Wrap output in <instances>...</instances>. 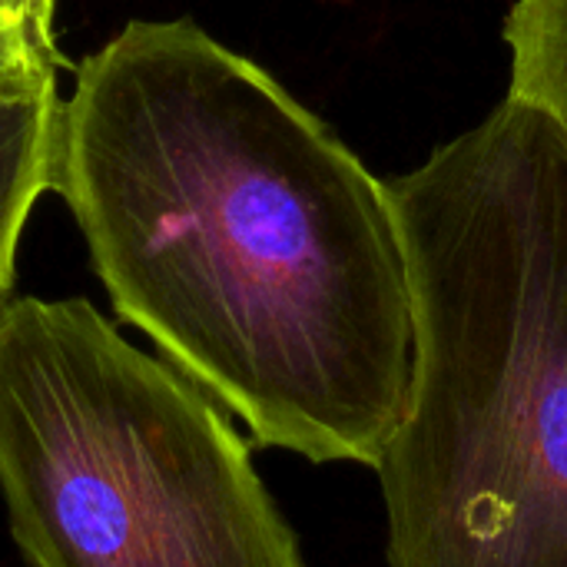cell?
<instances>
[{"label":"cell","mask_w":567,"mask_h":567,"mask_svg":"<svg viewBox=\"0 0 567 567\" xmlns=\"http://www.w3.org/2000/svg\"><path fill=\"white\" fill-rule=\"evenodd\" d=\"M53 193L116 316L256 445L375 468L419 362L402 213L272 73L130 20L60 103Z\"/></svg>","instance_id":"cell-1"},{"label":"cell","mask_w":567,"mask_h":567,"mask_svg":"<svg viewBox=\"0 0 567 567\" xmlns=\"http://www.w3.org/2000/svg\"><path fill=\"white\" fill-rule=\"evenodd\" d=\"M419 362L375 462L389 567H567V150L505 96L392 179Z\"/></svg>","instance_id":"cell-2"},{"label":"cell","mask_w":567,"mask_h":567,"mask_svg":"<svg viewBox=\"0 0 567 567\" xmlns=\"http://www.w3.org/2000/svg\"><path fill=\"white\" fill-rule=\"evenodd\" d=\"M508 96L548 120L567 150V0H515L505 17Z\"/></svg>","instance_id":"cell-5"},{"label":"cell","mask_w":567,"mask_h":567,"mask_svg":"<svg viewBox=\"0 0 567 567\" xmlns=\"http://www.w3.org/2000/svg\"><path fill=\"white\" fill-rule=\"evenodd\" d=\"M27 3H30V7H33V10H37V13H40L43 20H50V23H53V13H56V0H27Z\"/></svg>","instance_id":"cell-7"},{"label":"cell","mask_w":567,"mask_h":567,"mask_svg":"<svg viewBox=\"0 0 567 567\" xmlns=\"http://www.w3.org/2000/svg\"><path fill=\"white\" fill-rule=\"evenodd\" d=\"M0 495L33 567H306L233 422L86 299L0 306Z\"/></svg>","instance_id":"cell-3"},{"label":"cell","mask_w":567,"mask_h":567,"mask_svg":"<svg viewBox=\"0 0 567 567\" xmlns=\"http://www.w3.org/2000/svg\"><path fill=\"white\" fill-rule=\"evenodd\" d=\"M56 33L27 0H0V96L56 83Z\"/></svg>","instance_id":"cell-6"},{"label":"cell","mask_w":567,"mask_h":567,"mask_svg":"<svg viewBox=\"0 0 567 567\" xmlns=\"http://www.w3.org/2000/svg\"><path fill=\"white\" fill-rule=\"evenodd\" d=\"M60 86L0 96V306L10 299L17 246L33 203L53 189Z\"/></svg>","instance_id":"cell-4"}]
</instances>
